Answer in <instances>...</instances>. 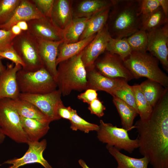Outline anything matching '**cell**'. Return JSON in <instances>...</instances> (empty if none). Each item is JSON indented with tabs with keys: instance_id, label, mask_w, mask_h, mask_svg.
Listing matches in <instances>:
<instances>
[{
	"instance_id": "6da1fadb",
	"label": "cell",
	"mask_w": 168,
	"mask_h": 168,
	"mask_svg": "<svg viewBox=\"0 0 168 168\" xmlns=\"http://www.w3.org/2000/svg\"><path fill=\"white\" fill-rule=\"evenodd\" d=\"M138 133L139 152L153 168H168V89H165L146 120L134 125Z\"/></svg>"
},
{
	"instance_id": "7a4b0ae2",
	"label": "cell",
	"mask_w": 168,
	"mask_h": 168,
	"mask_svg": "<svg viewBox=\"0 0 168 168\" xmlns=\"http://www.w3.org/2000/svg\"><path fill=\"white\" fill-rule=\"evenodd\" d=\"M141 0H113L106 25L113 38H127L140 29Z\"/></svg>"
},
{
	"instance_id": "3957f363",
	"label": "cell",
	"mask_w": 168,
	"mask_h": 168,
	"mask_svg": "<svg viewBox=\"0 0 168 168\" xmlns=\"http://www.w3.org/2000/svg\"><path fill=\"white\" fill-rule=\"evenodd\" d=\"M83 51L58 65L55 81L63 96L69 95L73 90L87 89V72L82 59Z\"/></svg>"
},
{
	"instance_id": "277c9868",
	"label": "cell",
	"mask_w": 168,
	"mask_h": 168,
	"mask_svg": "<svg viewBox=\"0 0 168 168\" xmlns=\"http://www.w3.org/2000/svg\"><path fill=\"white\" fill-rule=\"evenodd\" d=\"M124 63L134 78L145 77L168 88V77L159 68V60L149 53L132 51Z\"/></svg>"
},
{
	"instance_id": "5b68a950",
	"label": "cell",
	"mask_w": 168,
	"mask_h": 168,
	"mask_svg": "<svg viewBox=\"0 0 168 168\" xmlns=\"http://www.w3.org/2000/svg\"><path fill=\"white\" fill-rule=\"evenodd\" d=\"M16 77L21 93L44 94L52 92L58 87L54 78L44 67L31 72L21 68L17 72Z\"/></svg>"
},
{
	"instance_id": "8992f818",
	"label": "cell",
	"mask_w": 168,
	"mask_h": 168,
	"mask_svg": "<svg viewBox=\"0 0 168 168\" xmlns=\"http://www.w3.org/2000/svg\"><path fill=\"white\" fill-rule=\"evenodd\" d=\"M12 46L25 64L22 69L31 72L44 67L39 54L38 40L28 30L16 36Z\"/></svg>"
},
{
	"instance_id": "52a82bcc",
	"label": "cell",
	"mask_w": 168,
	"mask_h": 168,
	"mask_svg": "<svg viewBox=\"0 0 168 168\" xmlns=\"http://www.w3.org/2000/svg\"><path fill=\"white\" fill-rule=\"evenodd\" d=\"M0 128L5 136L15 142L27 143L21 117L13 106L11 99L0 100Z\"/></svg>"
},
{
	"instance_id": "ba28073f",
	"label": "cell",
	"mask_w": 168,
	"mask_h": 168,
	"mask_svg": "<svg viewBox=\"0 0 168 168\" xmlns=\"http://www.w3.org/2000/svg\"><path fill=\"white\" fill-rule=\"evenodd\" d=\"M99 126L96 131L97 138L102 143L113 146L119 151L124 150L130 153L138 148V138L135 139H130L128 131L123 128H118L102 120H100Z\"/></svg>"
},
{
	"instance_id": "9c48e42d",
	"label": "cell",
	"mask_w": 168,
	"mask_h": 168,
	"mask_svg": "<svg viewBox=\"0 0 168 168\" xmlns=\"http://www.w3.org/2000/svg\"><path fill=\"white\" fill-rule=\"evenodd\" d=\"M61 91L58 89L52 92L41 94H29L20 93L19 98L29 102L36 106L46 115L51 121L60 119L57 111L62 102Z\"/></svg>"
},
{
	"instance_id": "30bf717a",
	"label": "cell",
	"mask_w": 168,
	"mask_h": 168,
	"mask_svg": "<svg viewBox=\"0 0 168 168\" xmlns=\"http://www.w3.org/2000/svg\"><path fill=\"white\" fill-rule=\"evenodd\" d=\"M106 51L95 63V67L99 73L109 78L123 79L128 82L134 78L118 55Z\"/></svg>"
},
{
	"instance_id": "8fae6325",
	"label": "cell",
	"mask_w": 168,
	"mask_h": 168,
	"mask_svg": "<svg viewBox=\"0 0 168 168\" xmlns=\"http://www.w3.org/2000/svg\"><path fill=\"white\" fill-rule=\"evenodd\" d=\"M147 52L160 61L164 69L168 71V23L147 32Z\"/></svg>"
},
{
	"instance_id": "7c38bea8",
	"label": "cell",
	"mask_w": 168,
	"mask_h": 168,
	"mask_svg": "<svg viewBox=\"0 0 168 168\" xmlns=\"http://www.w3.org/2000/svg\"><path fill=\"white\" fill-rule=\"evenodd\" d=\"M110 37L105 25L83 50L82 59L87 72L95 68L96 61L100 55L106 51Z\"/></svg>"
},
{
	"instance_id": "4fadbf2b",
	"label": "cell",
	"mask_w": 168,
	"mask_h": 168,
	"mask_svg": "<svg viewBox=\"0 0 168 168\" xmlns=\"http://www.w3.org/2000/svg\"><path fill=\"white\" fill-rule=\"evenodd\" d=\"M28 31L38 40L58 41L63 39V30L49 18L44 17L27 21Z\"/></svg>"
},
{
	"instance_id": "5bb4252c",
	"label": "cell",
	"mask_w": 168,
	"mask_h": 168,
	"mask_svg": "<svg viewBox=\"0 0 168 168\" xmlns=\"http://www.w3.org/2000/svg\"><path fill=\"white\" fill-rule=\"evenodd\" d=\"M27 144L28 145V149L22 157L8 160L3 164H12L16 168H18L26 164L37 163L44 168H52L43 155L47 146L45 139L40 141L28 142Z\"/></svg>"
},
{
	"instance_id": "9a60e30c",
	"label": "cell",
	"mask_w": 168,
	"mask_h": 168,
	"mask_svg": "<svg viewBox=\"0 0 168 168\" xmlns=\"http://www.w3.org/2000/svg\"><path fill=\"white\" fill-rule=\"evenodd\" d=\"M20 64H7L0 74V100L9 98L15 100L21 93L18 87L17 73L22 68Z\"/></svg>"
},
{
	"instance_id": "2e32d148",
	"label": "cell",
	"mask_w": 168,
	"mask_h": 168,
	"mask_svg": "<svg viewBox=\"0 0 168 168\" xmlns=\"http://www.w3.org/2000/svg\"><path fill=\"white\" fill-rule=\"evenodd\" d=\"M87 72V89L104 91L112 96L116 90L128 83V81L123 79L105 77L99 73L95 68Z\"/></svg>"
},
{
	"instance_id": "e0dca14e",
	"label": "cell",
	"mask_w": 168,
	"mask_h": 168,
	"mask_svg": "<svg viewBox=\"0 0 168 168\" xmlns=\"http://www.w3.org/2000/svg\"><path fill=\"white\" fill-rule=\"evenodd\" d=\"M44 17L31 0H21L11 19L0 26V29L9 30L19 21H27Z\"/></svg>"
},
{
	"instance_id": "ac0fdd59",
	"label": "cell",
	"mask_w": 168,
	"mask_h": 168,
	"mask_svg": "<svg viewBox=\"0 0 168 168\" xmlns=\"http://www.w3.org/2000/svg\"><path fill=\"white\" fill-rule=\"evenodd\" d=\"M38 41L39 54L44 67L55 80L57 72L56 60L58 48L64 40L58 41Z\"/></svg>"
},
{
	"instance_id": "d6986e66",
	"label": "cell",
	"mask_w": 168,
	"mask_h": 168,
	"mask_svg": "<svg viewBox=\"0 0 168 168\" xmlns=\"http://www.w3.org/2000/svg\"><path fill=\"white\" fill-rule=\"evenodd\" d=\"M72 1L54 0L51 19L58 27L63 30L73 18Z\"/></svg>"
},
{
	"instance_id": "ffe728a7",
	"label": "cell",
	"mask_w": 168,
	"mask_h": 168,
	"mask_svg": "<svg viewBox=\"0 0 168 168\" xmlns=\"http://www.w3.org/2000/svg\"><path fill=\"white\" fill-rule=\"evenodd\" d=\"M113 0H85L78 5L73 17L91 18L101 11L110 8Z\"/></svg>"
},
{
	"instance_id": "44dd1931",
	"label": "cell",
	"mask_w": 168,
	"mask_h": 168,
	"mask_svg": "<svg viewBox=\"0 0 168 168\" xmlns=\"http://www.w3.org/2000/svg\"><path fill=\"white\" fill-rule=\"evenodd\" d=\"M23 130L28 142L39 141L47 133L50 123L21 117Z\"/></svg>"
},
{
	"instance_id": "7402d4cb",
	"label": "cell",
	"mask_w": 168,
	"mask_h": 168,
	"mask_svg": "<svg viewBox=\"0 0 168 168\" xmlns=\"http://www.w3.org/2000/svg\"><path fill=\"white\" fill-rule=\"evenodd\" d=\"M11 101L21 117L43 122L50 123L51 122L46 115L31 103L19 98L11 99Z\"/></svg>"
},
{
	"instance_id": "603a6c76",
	"label": "cell",
	"mask_w": 168,
	"mask_h": 168,
	"mask_svg": "<svg viewBox=\"0 0 168 168\" xmlns=\"http://www.w3.org/2000/svg\"><path fill=\"white\" fill-rule=\"evenodd\" d=\"M96 34L73 43L67 44L64 41L62 43L58 48L56 60L57 66L61 62L75 56L82 51L94 39Z\"/></svg>"
},
{
	"instance_id": "cb8c5ba5",
	"label": "cell",
	"mask_w": 168,
	"mask_h": 168,
	"mask_svg": "<svg viewBox=\"0 0 168 168\" xmlns=\"http://www.w3.org/2000/svg\"><path fill=\"white\" fill-rule=\"evenodd\" d=\"M106 147L117 161L119 168H147L150 160L146 156L140 158H133L121 153L113 146L106 145Z\"/></svg>"
},
{
	"instance_id": "d4e9b609",
	"label": "cell",
	"mask_w": 168,
	"mask_h": 168,
	"mask_svg": "<svg viewBox=\"0 0 168 168\" xmlns=\"http://www.w3.org/2000/svg\"><path fill=\"white\" fill-rule=\"evenodd\" d=\"M90 18L73 17L71 22L63 30V42L69 44L78 41Z\"/></svg>"
},
{
	"instance_id": "484cf974",
	"label": "cell",
	"mask_w": 168,
	"mask_h": 168,
	"mask_svg": "<svg viewBox=\"0 0 168 168\" xmlns=\"http://www.w3.org/2000/svg\"><path fill=\"white\" fill-rule=\"evenodd\" d=\"M113 101L120 116L122 128L128 131L134 128L133 125V121L138 114L137 111L116 97H113Z\"/></svg>"
},
{
	"instance_id": "4316f807",
	"label": "cell",
	"mask_w": 168,
	"mask_h": 168,
	"mask_svg": "<svg viewBox=\"0 0 168 168\" xmlns=\"http://www.w3.org/2000/svg\"><path fill=\"white\" fill-rule=\"evenodd\" d=\"M110 8L106 9L90 18L79 40L96 34L106 24Z\"/></svg>"
},
{
	"instance_id": "83f0119b",
	"label": "cell",
	"mask_w": 168,
	"mask_h": 168,
	"mask_svg": "<svg viewBox=\"0 0 168 168\" xmlns=\"http://www.w3.org/2000/svg\"><path fill=\"white\" fill-rule=\"evenodd\" d=\"M141 18L140 29L147 32L154 30L168 23V18L165 15L161 7L154 12Z\"/></svg>"
},
{
	"instance_id": "f1b7e54d",
	"label": "cell",
	"mask_w": 168,
	"mask_h": 168,
	"mask_svg": "<svg viewBox=\"0 0 168 168\" xmlns=\"http://www.w3.org/2000/svg\"><path fill=\"white\" fill-rule=\"evenodd\" d=\"M139 85L146 100L153 108L160 98L165 89H162V86L159 83L149 79Z\"/></svg>"
},
{
	"instance_id": "f546056e",
	"label": "cell",
	"mask_w": 168,
	"mask_h": 168,
	"mask_svg": "<svg viewBox=\"0 0 168 168\" xmlns=\"http://www.w3.org/2000/svg\"><path fill=\"white\" fill-rule=\"evenodd\" d=\"M106 51L118 55L123 61L132 52L126 38L116 39L111 37L108 42Z\"/></svg>"
},
{
	"instance_id": "4dcf8cb0",
	"label": "cell",
	"mask_w": 168,
	"mask_h": 168,
	"mask_svg": "<svg viewBox=\"0 0 168 168\" xmlns=\"http://www.w3.org/2000/svg\"><path fill=\"white\" fill-rule=\"evenodd\" d=\"M132 86L140 119L142 120H146L151 114L153 108L146 100L141 90L139 85H134Z\"/></svg>"
},
{
	"instance_id": "1f68e13d",
	"label": "cell",
	"mask_w": 168,
	"mask_h": 168,
	"mask_svg": "<svg viewBox=\"0 0 168 168\" xmlns=\"http://www.w3.org/2000/svg\"><path fill=\"white\" fill-rule=\"evenodd\" d=\"M126 39L132 51L147 52L148 38L146 31L140 29Z\"/></svg>"
},
{
	"instance_id": "d6a6232c",
	"label": "cell",
	"mask_w": 168,
	"mask_h": 168,
	"mask_svg": "<svg viewBox=\"0 0 168 168\" xmlns=\"http://www.w3.org/2000/svg\"><path fill=\"white\" fill-rule=\"evenodd\" d=\"M72 116L70 120V128L73 131L80 130L86 133L91 131H97L99 128V125L89 123L80 117L77 111L72 108Z\"/></svg>"
},
{
	"instance_id": "836d02e7",
	"label": "cell",
	"mask_w": 168,
	"mask_h": 168,
	"mask_svg": "<svg viewBox=\"0 0 168 168\" xmlns=\"http://www.w3.org/2000/svg\"><path fill=\"white\" fill-rule=\"evenodd\" d=\"M21 1V0H0V26L9 20Z\"/></svg>"
},
{
	"instance_id": "e575fe53",
	"label": "cell",
	"mask_w": 168,
	"mask_h": 168,
	"mask_svg": "<svg viewBox=\"0 0 168 168\" xmlns=\"http://www.w3.org/2000/svg\"><path fill=\"white\" fill-rule=\"evenodd\" d=\"M112 96L116 97L125 102L133 108L138 114L132 86L128 83L115 91Z\"/></svg>"
},
{
	"instance_id": "d590c367",
	"label": "cell",
	"mask_w": 168,
	"mask_h": 168,
	"mask_svg": "<svg viewBox=\"0 0 168 168\" xmlns=\"http://www.w3.org/2000/svg\"><path fill=\"white\" fill-rule=\"evenodd\" d=\"M161 7L159 0H141L140 10L141 17L154 12Z\"/></svg>"
},
{
	"instance_id": "8d00e7d4",
	"label": "cell",
	"mask_w": 168,
	"mask_h": 168,
	"mask_svg": "<svg viewBox=\"0 0 168 168\" xmlns=\"http://www.w3.org/2000/svg\"><path fill=\"white\" fill-rule=\"evenodd\" d=\"M31 1L44 16L51 19L52 12L54 0H31Z\"/></svg>"
},
{
	"instance_id": "74e56055",
	"label": "cell",
	"mask_w": 168,
	"mask_h": 168,
	"mask_svg": "<svg viewBox=\"0 0 168 168\" xmlns=\"http://www.w3.org/2000/svg\"><path fill=\"white\" fill-rule=\"evenodd\" d=\"M16 36L10 30H5L0 29V52L12 46V42Z\"/></svg>"
},
{
	"instance_id": "f35d334b",
	"label": "cell",
	"mask_w": 168,
	"mask_h": 168,
	"mask_svg": "<svg viewBox=\"0 0 168 168\" xmlns=\"http://www.w3.org/2000/svg\"><path fill=\"white\" fill-rule=\"evenodd\" d=\"M0 58H5L12 61L16 65L20 64L22 68L25 67V64L12 46L0 52Z\"/></svg>"
},
{
	"instance_id": "ab89813d",
	"label": "cell",
	"mask_w": 168,
	"mask_h": 168,
	"mask_svg": "<svg viewBox=\"0 0 168 168\" xmlns=\"http://www.w3.org/2000/svg\"><path fill=\"white\" fill-rule=\"evenodd\" d=\"M88 105V109L91 114H95L99 117L104 116V111L105 110V107L98 98L92 100Z\"/></svg>"
},
{
	"instance_id": "60d3db41",
	"label": "cell",
	"mask_w": 168,
	"mask_h": 168,
	"mask_svg": "<svg viewBox=\"0 0 168 168\" xmlns=\"http://www.w3.org/2000/svg\"><path fill=\"white\" fill-rule=\"evenodd\" d=\"M97 91L95 90L88 89L83 93L77 96V98L83 102L89 104L92 100L97 98Z\"/></svg>"
},
{
	"instance_id": "b9f144b4",
	"label": "cell",
	"mask_w": 168,
	"mask_h": 168,
	"mask_svg": "<svg viewBox=\"0 0 168 168\" xmlns=\"http://www.w3.org/2000/svg\"><path fill=\"white\" fill-rule=\"evenodd\" d=\"M70 106L65 107L63 102L59 105L57 111V114L59 118L70 120L72 116L71 109Z\"/></svg>"
},
{
	"instance_id": "7bdbcfd3",
	"label": "cell",
	"mask_w": 168,
	"mask_h": 168,
	"mask_svg": "<svg viewBox=\"0 0 168 168\" xmlns=\"http://www.w3.org/2000/svg\"><path fill=\"white\" fill-rule=\"evenodd\" d=\"M161 7L166 16L168 18V0H159Z\"/></svg>"
},
{
	"instance_id": "ee69618b",
	"label": "cell",
	"mask_w": 168,
	"mask_h": 168,
	"mask_svg": "<svg viewBox=\"0 0 168 168\" xmlns=\"http://www.w3.org/2000/svg\"><path fill=\"white\" fill-rule=\"evenodd\" d=\"M16 25L20 27L22 31H27L28 30V26L26 21H19L16 24Z\"/></svg>"
},
{
	"instance_id": "f6af8a7d",
	"label": "cell",
	"mask_w": 168,
	"mask_h": 168,
	"mask_svg": "<svg viewBox=\"0 0 168 168\" xmlns=\"http://www.w3.org/2000/svg\"><path fill=\"white\" fill-rule=\"evenodd\" d=\"M12 33L16 36L20 34L22 31L16 25H13L10 29Z\"/></svg>"
},
{
	"instance_id": "bcb514c9",
	"label": "cell",
	"mask_w": 168,
	"mask_h": 168,
	"mask_svg": "<svg viewBox=\"0 0 168 168\" xmlns=\"http://www.w3.org/2000/svg\"><path fill=\"white\" fill-rule=\"evenodd\" d=\"M79 165L82 168H90L86 164L85 161L82 159H79L78 161ZM117 168H119L117 167Z\"/></svg>"
},
{
	"instance_id": "7dc6e473",
	"label": "cell",
	"mask_w": 168,
	"mask_h": 168,
	"mask_svg": "<svg viewBox=\"0 0 168 168\" xmlns=\"http://www.w3.org/2000/svg\"><path fill=\"white\" fill-rule=\"evenodd\" d=\"M5 135L3 133L1 128H0V144L4 141Z\"/></svg>"
},
{
	"instance_id": "c3c4849f",
	"label": "cell",
	"mask_w": 168,
	"mask_h": 168,
	"mask_svg": "<svg viewBox=\"0 0 168 168\" xmlns=\"http://www.w3.org/2000/svg\"><path fill=\"white\" fill-rule=\"evenodd\" d=\"M1 60L0 58V74L6 68V67L3 65Z\"/></svg>"
},
{
	"instance_id": "681fc988",
	"label": "cell",
	"mask_w": 168,
	"mask_h": 168,
	"mask_svg": "<svg viewBox=\"0 0 168 168\" xmlns=\"http://www.w3.org/2000/svg\"><path fill=\"white\" fill-rule=\"evenodd\" d=\"M8 168H16L13 166H12Z\"/></svg>"
}]
</instances>
